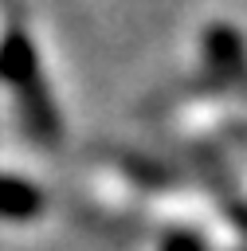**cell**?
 Segmentation results:
<instances>
[{
  "mask_svg": "<svg viewBox=\"0 0 247 251\" xmlns=\"http://www.w3.org/2000/svg\"><path fill=\"white\" fill-rule=\"evenodd\" d=\"M47 208V196L35 180L0 169V220L4 224H27Z\"/></svg>",
  "mask_w": 247,
  "mask_h": 251,
  "instance_id": "cell-1",
  "label": "cell"
},
{
  "mask_svg": "<svg viewBox=\"0 0 247 251\" xmlns=\"http://www.w3.org/2000/svg\"><path fill=\"white\" fill-rule=\"evenodd\" d=\"M204 47H208V63H212L216 71H223V75L239 71V63H243V43H239V35H235L231 27H212L208 39H204Z\"/></svg>",
  "mask_w": 247,
  "mask_h": 251,
  "instance_id": "cell-2",
  "label": "cell"
},
{
  "mask_svg": "<svg viewBox=\"0 0 247 251\" xmlns=\"http://www.w3.org/2000/svg\"><path fill=\"white\" fill-rule=\"evenodd\" d=\"M161 251H204V243L192 231H169L165 243H161Z\"/></svg>",
  "mask_w": 247,
  "mask_h": 251,
  "instance_id": "cell-3",
  "label": "cell"
}]
</instances>
